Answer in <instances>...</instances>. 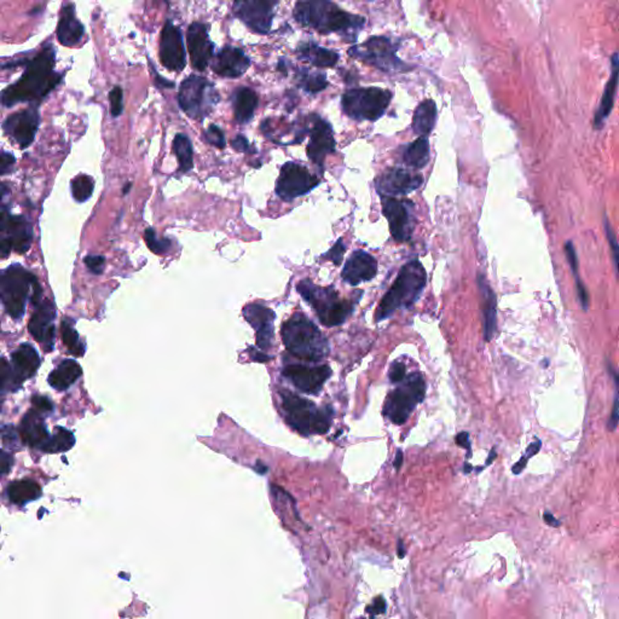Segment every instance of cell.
<instances>
[{
    "label": "cell",
    "mask_w": 619,
    "mask_h": 619,
    "mask_svg": "<svg viewBox=\"0 0 619 619\" xmlns=\"http://www.w3.org/2000/svg\"><path fill=\"white\" fill-rule=\"evenodd\" d=\"M345 250V244L342 242V240L340 239L334 244V247L330 249L328 253L323 255V258L327 260H330V261H333L335 265H340L341 263H342V258H344Z\"/></svg>",
    "instance_id": "obj_47"
},
{
    "label": "cell",
    "mask_w": 619,
    "mask_h": 619,
    "mask_svg": "<svg viewBox=\"0 0 619 619\" xmlns=\"http://www.w3.org/2000/svg\"><path fill=\"white\" fill-rule=\"evenodd\" d=\"M84 261L86 264L87 269L96 275L102 274L106 265V259L103 255H87Z\"/></svg>",
    "instance_id": "obj_49"
},
{
    "label": "cell",
    "mask_w": 619,
    "mask_h": 619,
    "mask_svg": "<svg viewBox=\"0 0 619 619\" xmlns=\"http://www.w3.org/2000/svg\"><path fill=\"white\" fill-rule=\"evenodd\" d=\"M0 388L1 392L12 388V371L5 358H1L0 363Z\"/></svg>",
    "instance_id": "obj_46"
},
{
    "label": "cell",
    "mask_w": 619,
    "mask_h": 619,
    "mask_svg": "<svg viewBox=\"0 0 619 619\" xmlns=\"http://www.w3.org/2000/svg\"><path fill=\"white\" fill-rule=\"evenodd\" d=\"M40 124L36 106L11 114L3 124V130L21 148L30 147L36 138Z\"/></svg>",
    "instance_id": "obj_16"
},
{
    "label": "cell",
    "mask_w": 619,
    "mask_h": 619,
    "mask_svg": "<svg viewBox=\"0 0 619 619\" xmlns=\"http://www.w3.org/2000/svg\"><path fill=\"white\" fill-rule=\"evenodd\" d=\"M282 341L292 355L310 362H320L329 353V342L318 327L303 314H294L285 320Z\"/></svg>",
    "instance_id": "obj_3"
},
{
    "label": "cell",
    "mask_w": 619,
    "mask_h": 619,
    "mask_svg": "<svg viewBox=\"0 0 619 619\" xmlns=\"http://www.w3.org/2000/svg\"><path fill=\"white\" fill-rule=\"evenodd\" d=\"M392 93L379 87L352 89L342 95L341 104L347 117L355 120L375 121L384 115Z\"/></svg>",
    "instance_id": "obj_10"
},
{
    "label": "cell",
    "mask_w": 619,
    "mask_h": 619,
    "mask_svg": "<svg viewBox=\"0 0 619 619\" xmlns=\"http://www.w3.org/2000/svg\"><path fill=\"white\" fill-rule=\"evenodd\" d=\"M296 290L314 307L320 322L327 327L342 325L353 312V304L341 300L331 285L320 287L310 279H303L296 285Z\"/></svg>",
    "instance_id": "obj_7"
},
{
    "label": "cell",
    "mask_w": 619,
    "mask_h": 619,
    "mask_svg": "<svg viewBox=\"0 0 619 619\" xmlns=\"http://www.w3.org/2000/svg\"><path fill=\"white\" fill-rule=\"evenodd\" d=\"M294 17L300 25L314 28L325 34L336 32L341 34L352 33L353 36V32L357 34L366 23L364 17L349 14L341 10L334 3L325 0L296 3Z\"/></svg>",
    "instance_id": "obj_2"
},
{
    "label": "cell",
    "mask_w": 619,
    "mask_h": 619,
    "mask_svg": "<svg viewBox=\"0 0 619 619\" xmlns=\"http://www.w3.org/2000/svg\"><path fill=\"white\" fill-rule=\"evenodd\" d=\"M82 366L75 360H65L49 376V384L57 391H66L82 376Z\"/></svg>",
    "instance_id": "obj_32"
},
{
    "label": "cell",
    "mask_w": 619,
    "mask_h": 619,
    "mask_svg": "<svg viewBox=\"0 0 619 619\" xmlns=\"http://www.w3.org/2000/svg\"><path fill=\"white\" fill-rule=\"evenodd\" d=\"M235 120L240 124H247L253 119L254 112L258 107V96L249 87H239L233 95Z\"/></svg>",
    "instance_id": "obj_31"
},
{
    "label": "cell",
    "mask_w": 619,
    "mask_h": 619,
    "mask_svg": "<svg viewBox=\"0 0 619 619\" xmlns=\"http://www.w3.org/2000/svg\"><path fill=\"white\" fill-rule=\"evenodd\" d=\"M12 360V388L11 391H16L22 382L30 379L36 374L38 368L40 366V357L38 355L36 349L30 344L21 345L11 355Z\"/></svg>",
    "instance_id": "obj_25"
},
{
    "label": "cell",
    "mask_w": 619,
    "mask_h": 619,
    "mask_svg": "<svg viewBox=\"0 0 619 619\" xmlns=\"http://www.w3.org/2000/svg\"><path fill=\"white\" fill-rule=\"evenodd\" d=\"M0 254L6 258L11 250L23 254L31 248L33 241V228L28 219L23 215H12L5 205L0 212Z\"/></svg>",
    "instance_id": "obj_11"
},
{
    "label": "cell",
    "mask_w": 619,
    "mask_h": 619,
    "mask_svg": "<svg viewBox=\"0 0 619 619\" xmlns=\"http://www.w3.org/2000/svg\"><path fill=\"white\" fill-rule=\"evenodd\" d=\"M74 444H75V436L71 431H68L63 427H56L54 434L51 436L50 441L43 449V452H50V454L68 452L74 447Z\"/></svg>",
    "instance_id": "obj_38"
},
{
    "label": "cell",
    "mask_w": 619,
    "mask_h": 619,
    "mask_svg": "<svg viewBox=\"0 0 619 619\" xmlns=\"http://www.w3.org/2000/svg\"><path fill=\"white\" fill-rule=\"evenodd\" d=\"M611 67H612V73L609 78V82L605 89L603 100L600 103L599 109L595 114L594 125L596 130H599L604 125L605 120L609 117V113L614 107V97L617 92V87L619 84V56L617 54H614L611 60Z\"/></svg>",
    "instance_id": "obj_30"
},
{
    "label": "cell",
    "mask_w": 619,
    "mask_h": 619,
    "mask_svg": "<svg viewBox=\"0 0 619 619\" xmlns=\"http://www.w3.org/2000/svg\"><path fill=\"white\" fill-rule=\"evenodd\" d=\"M320 184V178L296 163H287L281 168L276 183V194L283 201H292L309 194Z\"/></svg>",
    "instance_id": "obj_13"
},
{
    "label": "cell",
    "mask_w": 619,
    "mask_h": 619,
    "mask_svg": "<svg viewBox=\"0 0 619 619\" xmlns=\"http://www.w3.org/2000/svg\"><path fill=\"white\" fill-rule=\"evenodd\" d=\"M285 421L303 436L325 434L329 431L334 410L329 406L317 408L312 401L290 391L281 392Z\"/></svg>",
    "instance_id": "obj_5"
},
{
    "label": "cell",
    "mask_w": 619,
    "mask_h": 619,
    "mask_svg": "<svg viewBox=\"0 0 619 619\" xmlns=\"http://www.w3.org/2000/svg\"><path fill=\"white\" fill-rule=\"evenodd\" d=\"M154 74L156 75V85L158 86L161 87V89H173L174 87V82L165 80V79H163V76L159 75L158 71H154Z\"/></svg>",
    "instance_id": "obj_60"
},
{
    "label": "cell",
    "mask_w": 619,
    "mask_h": 619,
    "mask_svg": "<svg viewBox=\"0 0 619 619\" xmlns=\"http://www.w3.org/2000/svg\"><path fill=\"white\" fill-rule=\"evenodd\" d=\"M606 235H607V239H609V247H611V250H612L614 264H616V269H617V274H618L619 277V242L609 222H606Z\"/></svg>",
    "instance_id": "obj_48"
},
{
    "label": "cell",
    "mask_w": 619,
    "mask_h": 619,
    "mask_svg": "<svg viewBox=\"0 0 619 619\" xmlns=\"http://www.w3.org/2000/svg\"><path fill=\"white\" fill-rule=\"evenodd\" d=\"M250 60L244 50L235 46H225L214 58L212 69L224 78H239L248 71Z\"/></svg>",
    "instance_id": "obj_24"
},
{
    "label": "cell",
    "mask_w": 619,
    "mask_h": 619,
    "mask_svg": "<svg viewBox=\"0 0 619 619\" xmlns=\"http://www.w3.org/2000/svg\"><path fill=\"white\" fill-rule=\"evenodd\" d=\"M406 366L403 362H399V360H397L391 366V371H390V380L392 382H401V381L406 379Z\"/></svg>",
    "instance_id": "obj_50"
},
{
    "label": "cell",
    "mask_w": 619,
    "mask_h": 619,
    "mask_svg": "<svg viewBox=\"0 0 619 619\" xmlns=\"http://www.w3.org/2000/svg\"><path fill=\"white\" fill-rule=\"evenodd\" d=\"M32 401H33L34 410L40 412V414H47V412H50V411L52 410V403H51L50 399L46 398V397H33Z\"/></svg>",
    "instance_id": "obj_52"
},
{
    "label": "cell",
    "mask_w": 619,
    "mask_h": 619,
    "mask_svg": "<svg viewBox=\"0 0 619 619\" xmlns=\"http://www.w3.org/2000/svg\"><path fill=\"white\" fill-rule=\"evenodd\" d=\"M333 374L330 366L309 368L304 366H288L283 369V376L305 393L317 395L323 388L325 381Z\"/></svg>",
    "instance_id": "obj_21"
},
{
    "label": "cell",
    "mask_w": 619,
    "mask_h": 619,
    "mask_svg": "<svg viewBox=\"0 0 619 619\" xmlns=\"http://www.w3.org/2000/svg\"><path fill=\"white\" fill-rule=\"evenodd\" d=\"M277 5V1H257V0H244V1H235V15L248 27L249 30L259 33V34H268L275 16V6Z\"/></svg>",
    "instance_id": "obj_15"
},
{
    "label": "cell",
    "mask_w": 619,
    "mask_h": 619,
    "mask_svg": "<svg viewBox=\"0 0 619 619\" xmlns=\"http://www.w3.org/2000/svg\"><path fill=\"white\" fill-rule=\"evenodd\" d=\"M478 285L482 295V314H484V335L485 340H493L498 327V300L490 285L482 276L478 277Z\"/></svg>",
    "instance_id": "obj_29"
},
{
    "label": "cell",
    "mask_w": 619,
    "mask_h": 619,
    "mask_svg": "<svg viewBox=\"0 0 619 619\" xmlns=\"http://www.w3.org/2000/svg\"><path fill=\"white\" fill-rule=\"evenodd\" d=\"M31 292L41 294L40 285L34 275L19 264L11 265L3 271L0 279V295L1 303L11 318L21 320L23 317Z\"/></svg>",
    "instance_id": "obj_6"
},
{
    "label": "cell",
    "mask_w": 619,
    "mask_h": 619,
    "mask_svg": "<svg viewBox=\"0 0 619 619\" xmlns=\"http://www.w3.org/2000/svg\"><path fill=\"white\" fill-rule=\"evenodd\" d=\"M203 137L206 139V142L209 143L211 145L219 148V149H224L225 145H226L223 130L220 127L217 126V125H214V124L206 130Z\"/></svg>",
    "instance_id": "obj_44"
},
{
    "label": "cell",
    "mask_w": 619,
    "mask_h": 619,
    "mask_svg": "<svg viewBox=\"0 0 619 619\" xmlns=\"http://www.w3.org/2000/svg\"><path fill=\"white\" fill-rule=\"evenodd\" d=\"M311 120L310 142L306 150L310 160L322 167L325 158L335 152L334 132L329 124L317 115L311 117Z\"/></svg>",
    "instance_id": "obj_19"
},
{
    "label": "cell",
    "mask_w": 619,
    "mask_h": 619,
    "mask_svg": "<svg viewBox=\"0 0 619 619\" xmlns=\"http://www.w3.org/2000/svg\"><path fill=\"white\" fill-rule=\"evenodd\" d=\"M298 52L301 60L310 62L311 65L320 68L334 67L339 61V55L336 52L327 47L316 45L314 43H306L300 45Z\"/></svg>",
    "instance_id": "obj_34"
},
{
    "label": "cell",
    "mask_w": 619,
    "mask_h": 619,
    "mask_svg": "<svg viewBox=\"0 0 619 619\" xmlns=\"http://www.w3.org/2000/svg\"><path fill=\"white\" fill-rule=\"evenodd\" d=\"M109 103H110L112 117H120L124 112V92H122L121 87H113L112 91L109 92Z\"/></svg>",
    "instance_id": "obj_43"
},
{
    "label": "cell",
    "mask_w": 619,
    "mask_h": 619,
    "mask_svg": "<svg viewBox=\"0 0 619 619\" xmlns=\"http://www.w3.org/2000/svg\"><path fill=\"white\" fill-rule=\"evenodd\" d=\"M386 609V603L385 600L382 599V598H377V599L374 601V604L369 606L368 609H366V612L371 614V617H375L377 614H384Z\"/></svg>",
    "instance_id": "obj_57"
},
{
    "label": "cell",
    "mask_w": 619,
    "mask_h": 619,
    "mask_svg": "<svg viewBox=\"0 0 619 619\" xmlns=\"http://www.w3.org/2000/svg\"><path fill=\"white\" fill-rule=\"evenodd\" d=\"M62 340L65 342L68 351L71 355L82 357L85 352V346L82 345V341L79 339L78 331L74 329V327L69 320H63L61 325Z\"/></svg>",
    "instance_id": "obj_40"
},
{
    "label": "cell",
    "mask_w": 619,
    "mask_h": 619,
    "mask_svg": "<svg viewBox=\"0 0 619 619\" xmlns=\"http://www.w3.org/2000/svg\"><path fill=\"white\" fill-rule=\"evenodd\" d=\"M426 396V384L420 373H414L392 391L384 404V417L390 421L401 425L409 419L411 412Z\"/></svg>",
    "instance_id": "obj_9"
},
{
    "label": "cell",
    "mask_w": 619,
    "mask_h": 619,
    "mask_svg": "<svg viewBox=\"0 0 619 619\" xmlns=\"http://www.w3.org/2000/svg\"><path fill=\"white\" fill-rule=\"evenodd\" d=\"M244 316L257 331V344L261 350H269L274 342V311L264 305L249 304L244 309Z\"/></svg>",
    "instance_id": "obj_22"
},
{
    "label": "cell",
    "mask_w": 619,
    "mask_h": 619,
    "mask_svg": "<svg viewBox=\"0 0 619 619\" xmlns=\"http://www.w3.org/2000/svg\"><path fill=\"white\" fill-rule=\"evenodd\" d=\"M187 44L194 68L200 71H206L214 54L213 41L209 39L206 25L201 22H194L189 25Z\"/></svg>",
    "instance_id": "obj_20"
},
{
    "label": "cell",
    "mask_w": 619,
    "mask_h": 619,
    "mask_svg": "<svg viewBox=\"0 0 619 619\" xmlns=\"http://www.w3.org/2000/svg\"><path fill=\"white\" fill-rule=\"evenodd\" d=\"M619 423V392L617 391V396H616V399H614V408H612V412H611V417H609V425H607V428H609V431L614 432L617 426H618Z\"/></svg>",
    "instance_id": "obj_54"
},
{
    "label": "cell",
    "mask_w": 619,
    "mask_h": 619,
    "mask_svg": "<svg viewBox=\"0 0 619 619\" xmlns=\"http://www.w3.org/2000/svg\"><path fill=\"white\" fill-rule=\"evenodd\" d=\"M426 282V270L419 260L406 263L399 271L391 290L381 300L376 310V322L388 318L397 310L410 307L420 298Z\"/></svg>",
    "instance_id": "obj_4"
},
{
    "label": "cell",
    "mask_w": 619,
    "mask_h": 619,
    "mask_svg": "<svg viewBox=\"0 0 619 619\" xmlns=\"http://www.w3.org/2000/svg\"><path fill=\"white\" fill-rule=\"evenodd\" d=\"M233 148H234L236 152H250L248 141H247V138L244 137V135H237V136L233 139Z\"/></svg>",
    "instance_id": "obj_55"
},
{
    "label": "cell",
    "mask_w": 619,
    "mask_h": 619,
    "mask_svg": "<svg viewBox=\"0 0 619 619\" xmlns=\"http://www.w3.org/2000/svg\"><path fill=\"white\" fill-rule=\"evenodd\" d=\"M565 252H566V257H568V260H569L571 270L574 271V276L579 277V260H577V255H576V250H574L572 242H568V244H566V246H565Z\"/></svg>",
    "instance_id": "obj_53"
},
{
    "label": "cell",
    "mask_w": 619,
    "mask_h": 619,
    "mask_svg": "<svg viewBox=\"0 0 619 619\" xmlns=\"http://www.w3.org/2000/svg\"><path fill=\"white\" fill-rule=\"evenodd\" d=\"M544 519L546 523L548 524V525H550V526H554V528H557V526H559V525H560V523H559L558 520L554 518L553 515H552L550 513H544Z\"/></svg>",
    "instance_id": "obj_61"
},
{
    "label": "cell",
    "mask_w": 619,
    "mask_h": 619,
    "mask_svg": "<svg viewBox=\"0 0 619 619\" xmlns=\"http://www.w3.org/2000/svg\"><path fill=\"white\" fill-rule=\"evenodd\" d=\"M495 457H496V452H495V449H493V450H491V452H490V456H489V458H487V465H490V463L493 461V458H495Z\"/></svg>",
    "instance_id": "obj_63"
},
{
    "label": "cell",
    "mask_w": 619,
    "mask_h": 619,
    "mask_svg": "<svg viewBox=\"0 0 619 619\" xmlns=\"http://www.w3.org/2000/svg\"><path fill=\"white\" fill-rule=\"evenodd\" d=\"M423 178L417 173H411L403 168H391L376 179V189L382 196L393 198L396 195H406L420 188Z\"/></svg>",
    "instance_id": "obj_18"
},
{
    "label": "cell",
    "mask_w": 619,
    "mask_h": 619,
    "mask_svg": "<svg viewBox=\"0 0 619 619\" xmlns=\"http://www.w3.org/2000/svg\"><path fill=\"white\" fill-rule=\"evenodd\" d=\"M144 240L147 242L148 248L150 249L152 253L159 254V255L167 253L172 247L170 240L159 239L156 231L152 228H148L144 231Z\"/></svg>",
    "instance_id": "obj_42"
},
{
    "label": "cell",
    "mask_w": 619,
    "mask_h": 619,
    "mask_svg": "<svg viewBox=\"0 0 619 619\" xmlns=\"http://www.w3.org/2000/svg\"><path fill=\"white\" fill-rule=\"evenodd\" d=\"M41 495V489L36 482L30 479L16 480L11 482L8 487V496L11 502L16 504H25L30 501H34Z\"/></svg>",
    "instance_id": "obj_35"
},
{
    "label": "cell",
    "mask_w": 619,
    "mask_h": 619,
    "mask_svg": "<svg viewBox=\"0 0 619 619\" xmlns=\"http://www.w3.org/2000/svg\"><path fill=\"white\" fill-rule=\"evenodd\" d=\"M396 50V46L390 39L373 36L363 44L351 47L349 55L381 71H399L404 68V63L398 60Z\"/></svg>",
    "instance_id": "obj_12"
},
{
    "label": "cell",
    "mask_w": 619,
    "mask_h": 619,
    "mask_svg": "<svg viewBox=\"0 0 619 619\" xmlns=\"http://www.w3.org/2000/svg\"><path fill=\"white\" fill-rule=\"evenodd\" d=\"M173 152L176 154L179 163V170L182 172H189L194 167L193 145L188 136L183 133H178L173 139Z\"/></svg>",
    "instance_id": "obj_37"
},
{
    "label": "cell",
    "mask_w": 619,
    "mask_h": 619,
    "mask_svg": "<svg viewBox=\"0 0 619 619\" xmlns=\"http://www.w3.org/2000/svg\"><path fill=\"white\" fill-rule=\"evenodd\" d=\"M54 318H55L54 305L46 300L40 305H38V309L32 316L30 325H28V329L31 331L32 336L36 341L41 342L43 345H49L50 350H52V344H54V338H55Z\"/></svg>",
    "instance_id": "obj_26"
},
{
    "label": "cell",
    "mask_w": 619,
    "mask_h": 619,
    "mask_svg": "<svg viewBox=\"0 0 619 619\" xmlns=\"http://www.w3.org/2000/svg\"><path fill=\"white\" fill-rule=\"evenodd\" d=\"M12 463H14L12 456H11L10 454H8L5 450H3L1 456H0V471H1V474H6V473L10 472Z\"/></svg>",
    "instance_id": "obj_58"
},
{
    "label": "cell",
    "mask_w": 619,
    "mask_h": 619,
    "mask_svg": "<svg viewBox=\"0 0 619 619\" xmlns=\"http://www.w3.org/2000/svg\"><path fill=\"white\" fill-rule=\"evenodd\" d=\"M0 163H1V170H0V174H3V176H5L8 173H10L12 171V168L15 166L16 159L11 152H1V159H0Z\"/></svg>",
    "instance_id": "obj_51"
},
{
    "label": "cell",
    "mask_w": 619,
    "mask_h": 619,
    "mask_svg": "<svg viewBox=\"0 0 619 619\" xmlns=\"http://www.w3.org/2000/svg\"><path fill=\"white\" fill-rule=\"evenodd\" d=\"M541 445H542V443H541V441H538V439H536V442H533V444H530L528 449H526L525 455L520 458V461L517 462V463L513 466L512 472L514 473V474H520V473L523 472L525 467H526V465H528V460H530L531 457L535 456V455L539 452Z\"/></svg>",
    "instance_id": "obj_45"
},
{
    "label": "cell",
    "mask_w": 619,
    "mask_h": 619,
    "mask_svg": "<svg viewBox=\"0 0 619 619\" xmlns=\"http://www.w3.org/2000/svg\"><path fill=\"white\" fill-rule=\"evenodd\" d=\"M71 190L76 202L82 203L91 198L95 190V182L87 174H79L71 182Z\"/></svg>",
    "instance_id": "obj_39"
},
{
    "label": "cell",
    "mask_w": 619,
    "mask_h": 619,
    "mask_svg": "<svg viewBox=\"0 0 619 619\" xmlns=\"http://www.w3.org/2000/svg\"><path fill=\"white\" fill-rule=\"evenodd\" d=\"M376 274L377 261L375 258L364 250H355L346 261L341 277L349 285H358L374 279Z\"/></svg>",
    "instance_id": "obj_23"
},
{
    "label": "cell",
    "mask_w": 619,
    "mask_h": 619,
    "mask_svg": "<svg viewBox=\"0 0 619 619\" xmlns=\"http://www.w3.org/2000/svg\"><path fill=\"white\" fill-rule=\"evenodd\" d=\"M130 188H131V183H127V185H125V188L122 190V194H125L126 195L128 191H130Z\"/></svg>",
    "instance_id": "obj_64"
},
{
    "label": "cell",
    "mask_w": 619,
    "mask_h": 619,
    "mask_svg": "<svg viewBox=\"0 0 619 619\" xmlns=\"http://www.w3.org/2000/svg\"><path fill=\"white\" fill-rule=\"evenodd\" d=\"M300 84H301V86H303L305 91L310 92V93H317V92L322 91L328 85L325 74H322V73H312L311 74V73H307V71L303 73V76L300 79Z\"/></svg>",
    "instance_id": "obj_41"
},
{
    "label": "cell",
    "mask_w": 619,
    "mask_h": 619,
    "mask_svg": "<svg viewBox=\"0 0 619 619\" xmlns=\"http://www.w3.org/2000/svg\"><path fill=\"white\" fill-rule=\"evenodd\" d=\"M576 279H577L576 282H577V292H579V301H581V305L583 306V309L587 310L589 306L588 290L584 287L583 282H582L579 277H576Z\"/></svg>",
    "instance_id": "obj_56"
},
{
    "label": "cell",
    "mask_w": 619,
    "mask_h": 619,
    "mask_svg": "<svg viewBox=\"0 0 619 619\" xmlns=\"http://www.w3.org/2000/svg\"><path fill=\"white\" fill-rule=\"evenodd\" d=\"M456 444L457 445H458V447L466 449V450H467L468 452V454L471 455L472 447H471V442H469V434H468L467 432H462V433H460V434H457Z\"/></svg>",
    "instance_id": "obj_59"
},
{
    "label": "cell",
    "mask_w": 619,
    "mask_h": 619,
    "mask_svg": "<svg viewBox=\"0 0 619 619\" xmlns=\"http://www.w3.org/2000/svg\"><path fill=\"white\" fill-rule=\"evenodd\" d=\"M436 121V106L434 101L426 100L417 106L412 117L414 132L426 137L433 131Z\"/></svg>",
    "instance_id": "obj_33"
},
{
    "label": "cell",
    "mask_w": 619,
    "mask_h": 619,
    "mask_svg": "<svg viewBox=\"0 0 619 619\" xmlns=\"http://www.w3.org/2000/svg\"><path fill=\"white\" fill-rule=\"evenodd\" d=\"M401 463H403V452H401V450H398L396 454V461H395V467H396L397 471H399Z\"/></svg>",
    "instance_id": "obj_62"
},
{
    "label": "cell",
    "mask_w": 619,
    "mask_h": 619,
    "mask_svg": "<svg viewBox=\"0 0 619 619\" xmlns=\"http://www.w3.org/2000/svg\"><path fill=\"white\" fill-rule=\"evenodd\" d=\"M56 54L50 45L25 61V71L20 79L1 92V103L6 108L17 103H38L45 98L61 82V75L55 71Z\"/></svg>",
    "instance_id": "obj_1"
},
{
    "label": "cell",
    "mask_w": 619,
    "mask_h": 619,
    "mask_svg": "<svg viewBox=\"0 0 619 619\" xmlns=\"http://www.w3.org/2000/svg\"><path fill=\"white\" fill-rule=\"evenodd\" d=\"M41 415L43 414L34 409L28 411L21 422L20 436L27 445L43 450L51 436Z\"/></svg>",
    "instance_id": "obj_27"
},
{
    "label": "cell",
    "mask_w": 619,
    "mask_h": 619,
    "mask_svg": "<svg viewBox=\"0 0 619 619\" xmlns=\"http://www.w3.org/2000/svg\"><path fill=\"white\" fill-rule=\"evenodd\" d=\"M85 28L76 19L75 6L66 4L60 12V21L57 25V39L66 47H74L82 41Z\"/></svg>",
    "instance_id": "obj_28"
},
{
    "label": "cell",
    "mask_w": 619,
    "mask_h": 619,
    "mask_svg": "<svg viewBox=\"0 0 619 619\" xmlns=\"http://www.w3.org/2000/svg\"><path fill=\"white\" fill-rule=\"evenodd\" d=\"M218 101V92L213 84L203 76L189 75L180 84L178 104L191 119L203 120L209 117Z\"/></svg>",
    "instance_id": "obj_8"
},
{
    "label": "cell",
    "mask_w": 619,
    "mask_h": 619,
    "mask_svg": "<svg viewBox=\"0 0 619 619\" xmlns=\"http://www.w3.org/2000/svg\"><path fill=\"white\" fill-rule=\"evenodd\" d=\"M414 205L406 200L382 196V212L390 223V231L397 242H406L411 239L415 228Z\"/></svg>",
    "instance_id": "obj_14"
},
{
    "label": "cell",
    "mask_w": 619,
    "mask_h": 619,
    "mask_svg": "<svg viewBox=\"0 0 619 619\" xmlns=\"http://www.w3.org/2000/svg\"><path fill=\"white\" fill-rule=\"evenodd\" d=\"M160 61L171 71H182L187 66L183 34L179 27L168 20L160 36Z\"/></svg>",
    "instance_id": "obj_17"
},
{
    "label": "cell",
    "mask_w": 619,
    "mask_h": 619,
    "mask_svg": "<svg viewBox=\"0 0 619 619\" xmlns=\"http://www.w3.org/2000/svg\"><path fill=\"white\" fill-rule=\"evenodd\" d=\"M404 163L412 168H422L430 161V142L427 137L417 138L411 143L403 155Z\"/></svg>",
    "instance_id": "obj_36"
}]
</instances>
